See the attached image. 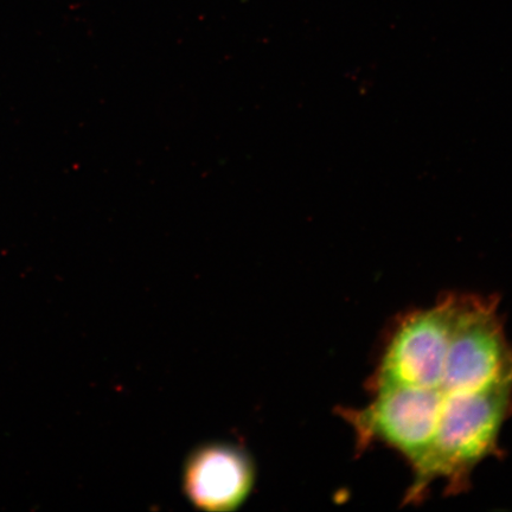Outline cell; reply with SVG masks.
I'll use <instances>...</instances> for the list:
<instances>
[{"label":"cell","instance_id":"7a4b0ae2","mask_svg":"<svg viewBox=\"0 0 512 512\" xmlns=\"http://www.w3.org/2000/svg\"><path fill=\"white\" fill-rule=\"evenodd\" d=\"M183 479L191 503L203 510L223 512L245 502L254 483V469L238 447L216 444L191 454Z\"/></svg>","mask_w":512,"mask_h":512},{"label":"cell","instance_id":"6da1fadb","mask_svg":"<svg viewBox=\"0 0 512 512\" xmlns=\"http://www.w3.org/2000/svg\"><path fill=\"white\" fill-rule=\"evenodd\" d=\"M370 401L342 408L358 453L380 445L415 471L433 450L501 430L512 416V343L499 299L447 292L389 326Z\"/></svg>","mask_w":512,"mask_h":512}]
</instances>
